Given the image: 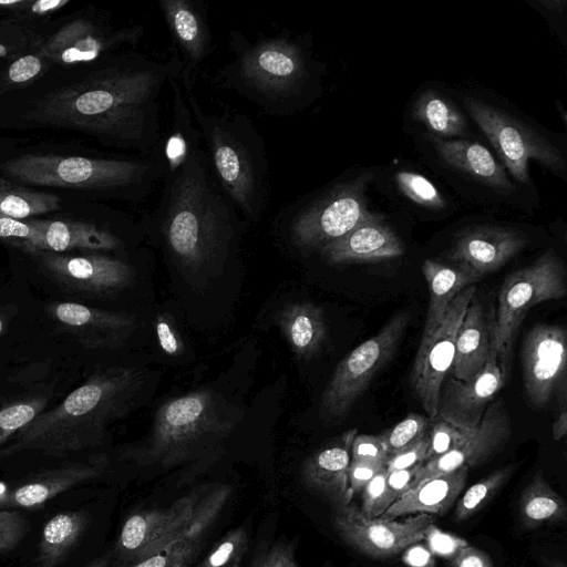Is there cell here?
Masks as SVG:
<instances>
[{
	"mask_svg": "<svg viewBox=\"0 0 567 567\" xmlns=\"http://www.w3.org/2000/svg\"><path fill=\"white\" fill-rule=\"evenodd\" d=\"M566 292L565 268L553 250L504 279L497 297L492 348L506 380L514 340L528 310L544 301L561 299Z\"/></svg>",
	"mask_w": 567,
	"mask_h": 567,
	"instance_id": "9",
	"label": "cell"
},
{
	"mask_svg": "<svg viewBox=\"0 0 567 567\" xmlns=\"http://www.w3.org/2000/svg\"><path fill=\"white\" fill-rule=\"evenodd\" d=\"M250 567H299L295 547L288 542H280L260 553Z\"/></svg>",
	"mask_w": 567,
	"mask_h": 567,
	"instance_id": "49",
	"label": "cell"
},
{
	"mask_svg": "<svg viewBox=\"0 0 567 567\" xmlns=\"http://www.w3.org/2000/svg\"><path fill=\"white\" fill-rule=\"evenodd\" d=\"M59 207L60 199L52 193L32 190L0 178V214L3 216L24 220Z\"/></svg>",
	"mask_w": 567,
	"mask_h": 567,
	"instance_id": "34",
	"label": "cell"
},
{
	"mask_svg": "<svg viewBox=\"0 0 567 567\" xmlns=\"http://www.w3.org/2000/svg\"><path fill=\"white\" fill-rule=\"evenodd\" d=\"M527 244L522 233L498 226H481L463 233L447 256L480 278L496 271L515 257Z\"/></svg>",
	"mask_w": 567,
	"mask_h": 567,
	"instance_id": "21",
	"label": "cell"
},
{
	"mask_svg": "<svg viewBox=\"0 0 567 567\" xmlns=\"http://www.w3.org/2000/svg\"><path fill=\"white\" fill-rule=\"evenodd\" d=\"M50 63L38 51L13 59L0 76V92L27 86L48 70Z\"/></svg>",
	"mask_w": 567,
	"mask_h": 567,
	"instance_id": "36",
	"label": "cell"
},
{
	"mask_svg": "<svg viewBox=\"0 0 567 567\" xmlns=\"http://www.w3.org/2000/svg\"><path fill=\"white\" fill-rule=\"evenodd\" d=\"M566 330L555 324H537L528 331L522 347L524 386L533 405L543 408L565 375Z\"/></svg>",
	"mask_w": 567,
	"mask_h": 567,
	"instance_id": "16",
	"label": "cell"
},
{
	"mask_svg": "<svg viewBox=\"0 0 567 567\" xmlns=\"http://www.w3.org/2000/svg\"><path fill=\"white\" fill-rule=\"evenodd\" d=\"M89 524L82 511L58 513L43 526L37 563L39 567H58L80 542Z\"/></svg>",
	"mask_w": 567,
	"mask_h": 567,
	"instance_id": "31",
	"label": "cell"
},
{
	"mask_svg": "<svg viewBox=\"0 0 567 567\" xmlns=\"http://www.w3.org/2000/svg\"><path fill=\"white\" fill-rule=\"evenodd\" d=\"M110 564H111V556L109 554H106V555H103V556L92 560L84 567H109Z\"/></svg>",
	"mask_w": 567,
	"mask_h": 567,
	"instance_id": "58",
	"label": "cell"
},
{
	"mask_svg": "<svg viewBox=\"0 0 567 567\" xmlns=\"http://www.w3.org/2000/svg\"><path fill=\"white\" fill-rule=\"evenodd\" d=\"M48 404L44 396H32L0 410V446L43 412Z\"/></svg>",
	"mask_w": 567,
	"mask_h": 567,
	"instance_id": "37",
	"label": "cell"
},
{
	"mask_svg": "<svg viewBox=\"0 0 567 567\" xmlns=\"http://www.w3.org/2000/svg\"><path fill=\"white\" fill-rule=\"evenodd\" d=\"M470 468L426 478L398 498L381 516L394 519L411 514L444 515L465 486Z\"/></svg>",
	"mask_w": 567,
	"mask_h": 567,
	"instance_id": "26",
	"label": "cell"
},
{
	"mask_svg": "<svg viewBox=\"0 0 567 567\" xmlns=\"http://www.w3.org/2000/svg\"><path fill=\"white\" fill-rule=\"evenodd\" d=\"M282 333L297 357L310 359L326 339L324 316L310 302L289 303L278 313Z\"/></svg>",
	"mask_w": 567,
	"mask_h": 567,
	"instance_id": "30",
	"label": "cell"
},
{
	"mask_svg": "<svg viewBox=\"0 0 567 567\" xmlns=\"http://www.w3.org/2000/svg\"><path fill=\"white\" fill-rule=\"evenodd\" d=\"M29 48V35L19 21H0V76L7 65Z\"/></svg>",
	"mask_w": 567,
	"mask_h": 567,
	"instance_id": "43",
	"label": "cell"
},
{
	"mask_svg": "<svg viewBox=\"0 0 567 567\" xmlns=\"http://www.w3.org/2000/svg\"><path fill=\"white\" fill-rule=\"evenodd\" d=\"M143 27L113 30L91 18H75L35 45L50 64L74 65L99 61L113 51L135 45L143 37Z\"/></svg>",
	"mask_w": 567,
	"mask_h": 567,
	"instance_id": "15",
	"label": "cell"
},
{
	"mask_svg": "<svg viewBox=\"0 0 567 567\" xmlns=\"http://www.w3.org/2000/svg\"><path fill=\"white\" fill-rule=\"evenodd\" d=\"M229 58L216 71L220 87L246 99L271 116H292L312 101L317 66L306 35L284 29L250 40L230 30Z\"/></svg>",
	"mask_w": 567,
	"mask_h": 567,
	"instance_id": "2",
	"label": "cell"
},
{
	"mask_svg": "<svg viewBox=\"0 0 567 567\" xmlns=\"http://www.w3.org/2000/svg\"><path fill=\"white\" fill-rule=\"evenodd\" d=\"M105 460L94 457L86 462H73L37 473L17 486L0 493L1 508H33L41 506L63 492L86 481L99 477Z\"/></svg>",
	"mask_w": 567,
	"mask_h": 567,
	"instance_id": "22",
	"label": "cell"
},
{
	"mask_svg": "<svg viewBox=\"0 0 567 567\" xmlns=\"http://www.w3.org/2000/svg\"><path fill=\"white\" fill-rule=\"evenodd\" d=\"M434 522V516L429 514H416L403 520L369 518L350 503L336 506L333 515L334 528L343 542L375 558L396 555L420 543Z\"/></svg>",
	"mask_w": 567,
	"mask_h": 567,
	"instance_id": "14",
	"label": "cell"
},
{
	"mask_svg": "<svg viewBox=\"0 0 567 567\" xmlns=\"http://www.w3.org/2000/svg\"><path fill=\"white\" fill-rule=\"evenodd\" d=\"M493 326L487 321L475 295L470 301L455 340L450 375L466 381L474 378L492 352Z\"/></svg>",
	"mask_w": 567,
	"mask_h": 567,
	"instance_id": "27",
	"label": "cell"
},
{
	"mask_svg": "<svg viewBox=\"0 0 567 567\" xmlns=\"http://www.w3.org/2000/svg\"><path fill=\"white\" fill-rule=\"evenodd\" d=\"M156 333L162 349L168 354H176L181 351L178 337L165 317H159L156 323Z\"/></svg>",
	"mask_w": 567,
	"mask_h": 567,
	"instance_id": "56",
	"label": "cell"
},
{
	"mask_svg": "<svg viewBox=\"0 0 567 567\" xmlns=\"http://www.w3.org/2000/svg\"><path fill=\"white\" fill-rule=\"evenodd\" d=\"M512 433L511 417L502 399L492 401L478 425L447 453L423 462L416 473L414 485L422 481L485 462L502 449ZM412 487V488H413Z\"/></svg>",
	"mask_w": 567,
	"mask_h": 567,
	"instance_id": "17",
	"label": "cell"
},
{
	"mask_svg": "<svg viewBox=\"0 0 567 567\" xmlns=\"http://www.w3.org/2000/svg\"><path fill=\"white\" fill-rule=\"evenodd\" d=\"M158 6L182 63L181 84L183 90H192L200 66L213 51L207 11L193 0H159Z\"/></svg>",
	"mask_w": 567,
	"mask_h": 567,
	"instance_id": "19",
	"label": "cell"
},
{
	"mask_svg": "<svg viewBox=\"0 0 567 567\" xmlns=\"http://www.w3.org/2000/svg\"><path fill=\"white\" fill-rule=\"evenodd\" d=\"M422 464L423 463L405 470H399L393 472L386 471V484L392 495L394 496L395 501L413 487L416 473Z\"/></svg>",
	"mask_w": 567,
	"mask_h": 567,
	"instance_id": "53",
	"label": "cell"
},
{
	"mask_svg": "<svg viewBox=\"0 0 567 567\" xmlns=\"http://www.w3.org/2000/svg\"><path fill=\"white\" fill-rule=\"evenodd\" d=\"M423 540L435 557L450 561L470 545L466 539L440 529L434 523L426 528Z\"/></svg>",
	"mask_w": 567,
	"mask_h": 567,
	"instance_id": "45",
	"label": "cell"
},
{
	"mask_svg": "<svg viewBox=\"0 0 567 567\" xmlns=\"http://www.w3.org/2000/svg\"><path fill=\"white\" fill-rule=\"evenodd\" d=\"M199 543L173 544L130 567H190L200 551Z\"/></svg>",
	"mask_w": 567,
	"mask_h": 567,
	"instance_id": "41",
	"label": "cell"
},
{
	"mask_svg": "<svg viewBox=\"0 0 567 567\" xmlns=\"http://www.w3.org/2000/svg\"><path fill=\"white\" fill-rule=\"evenodd\" d=\"M0 171L30 185L92 190L137 202L162 182L165 161L161 145L152 155L135 157L24 154L2 163Z\"/></svg>",
	"mask_w": 567,
	"mask_h": 567,
	"instance_id": "5",
	"label": "cell"
},
{
	"mask_svg": "<svg viewBox=\"0 0 567 567\" xmlns=\"http://www.w3.org/2000/svg\"><path fill=\"white\" fill-rule=\"evenodd\" d=\"M553 567H566V564L561 560H555Z\"/></svg>",
	"mask_w": 567,
	"mask_h": 567,
	"instance_id": "59",
	"label": "cell"
},
{
	"mask_svg": "<svg viewBox=\"0 0 567 567\" xmlns=\"http://www.w3.org/2000/svg\"><path fill=\"white\" fill-rule=\"evenodd\" d=\"M395 182L406 197L422 206L434 209L445 206V200L436 186L421 174L401 171L395 174Z\"/></svg>",
	"mask_w": 567,
	"mask_h": 567,
	"instance_id": "40",
	"label": "cell"
},
{
	"mask_svg": "<svg viewBox=\"0 0 567 567\" xmlns=\"http://www.w3.org/2000/svg\"><path fill=\"white\" fill-rule=\"evenodd\" d=\"M81 81L52 91L22 116L33 126L74 130L104 144L152 155L162 145V95L181 73L174 52L167 60L127 52L104 56Z\"/></svg>",
	"mask_w": 567,
	"mask_h": 567,
	"instance_id": "1",
	"label": "cell"
},
{
	"mask_svg": "<svg viewBox=\"0 0 567 567\" xmlns=\"http://www.w3.org/2000/svg\"><path fill=\"white\" fill-rule=\"evenodd\" d=\"M248 536L244 527L227 533L197 567H239L247 551Z\"/></svg>",
	"mask_w": 567,
	"mask_h": 567,
	"instance_id": "39",
	"label": "cell"
},
{
	"mask_svg": "<svg viewBox=\"0 0 567 567\" xmlns=\"http://www.w3.org/2000/svg\"><path fill=\"white\" fill-rule=\"evenodd\" d=\"M354 435L353 430L347 432L340 441L317 451L302 465L303 484L334 506L347 505L352 498L349 492L348 471Z\"/></svg>",
	"mask_w": 567,
	"mask_h": 567,
	"instance_id": "25",
	"label": "cell"
},
{
	"mask_svg": "<svg viewBox=\"0 0 567 567\" xmlns=\"http://www.w3.org/2000/svg\"><path fill=\"white\" fill-rule=\"evenodd\" d=\"M69 2V0H21L13 13L21 19L45 17L60 10Z\"/></svg>",
	"mask_w": 567,
	"mask_h": 567,
	"instance_id": "52",
	"label": "cell"
},
{
	"mask_svg": "<svg viewBox=\"0 0 567 567\" xmlns=\"http://www.w3.org/2000/svg\"><path fill=\"white\" fill-rule=\"evenodd\" d=\"M319 251L333 265L375 262L401 256L404 246L382 217L355 227L343 237L321 247Z\"/></svg>",
	"mask_w": 567,
	"mask_h": 567,
	"instance_id": "24",
	"label": "cell"
},
{
	"mask_svg": "<svg viewBox=\"0 0 567 567\" xmlns=\"http://www.w3.org/2000/svg\"><path fill=\"white\" fill-rule=\"evenodd\" d=\"M432 419L417 413H410L398 424L379 434L385 453L393 455L411 445L429 432Z\"/></svg>",
	"mask_w": 567,
	"mask_h": 567,
	"instance_id": "38",
	"label": "cell"
},
{
	"mask_svg": "<svg viewBox=\"0 0 567 567\" xmlns=\"http://www.w3.org/2000/svg\"><path fill=\"white\" fill-rule=\"evenodd\" d=\"M388 454L378 435H354L351 443V461L384 464Z\"/></svg>",
	"mask_w": 567,
	"mask_h": 567,
	"instance_id": "47",
	"label": "cell"
},
{
	"mask_svg": "<svg viewBox=\"0 0 567 567\" xmlns=\"http://www.w3.org/2000/svg\"><path fill=\"white\" fill-rule=\"evenodd\" d=\"M451 567H493V564L482 549L468 545L451 560Z\"/></svg>",
	"mask_w": 567,
	"mask_h": 567,
	"instance_id": "55",
	"label": "cell"
},
{
	"mask_svg": "<svg viewBox=\"0 0 567 567\" xmlns=\"http://www.w3.org/2000/svg\"><path fill=\"white\" fill-rule=\"evenodd\" d=\"M519 516L527 528L566 520L567 507L564 499L545 481L542 473L536 474L522 493Z\"/></svg>",
	"mask_w": 567,
	"mask_h": 567,
	"instance_id": "32",
	"label": "cell"
},
{
	"mask_svg": "<svg viewBox=\"0 0 567 567\" xmlns=\"http://www.w3.org/2000/svg\"><path fill=\"white\" fill-rule=\"evenodd\" d=\"M140 386V375L132 369L95 372L0 446V461L24 452L65 457L99 446L107 425L130 410Z\"/></svg>",
	"mask_w": 567,
	"mask_h": 567,
	"instance_id": "3",
	"label": "cell"
},
{
	"mask_svg": "<svg viewBox=\"0 0 567 567\" xmlns=\"http://www.w3.org/2000/svg\"><path fill=\"white\" fill-rule=\"evenodd\" d=\"M440 157L450 166L503 193L514 190L505 168L483 145L463 140L429 136Z\"/></svg>",
	"mask_w": 567,
	"mask_h": 567,
	"instance_id": "28",
	"label": "cell"
},
{
	"mask_svg": "<svg viewBox=\"0 0 567 567\" xmlns=\"http://www.w3.org/2000/svg\"><path fill=\"white\" fill-rule=\"evenodd\" d=\"M422 272L430 292L422 334V338H424L440 323L453 299L481 278L463 265L441 262L434 259L423 261Z\"/></svg>",
	"mask_w": 567,
	"mask_h": 567,
	"instance_id": "29",
	"label": "cell"
},
{
	"mask_svg": "<svg viewBox=\"0 0 567 567\" xmlns=\"http://www.w3.org/2000/svg\"><path fill=\"white\" fill-rule=\"evenodd\" d=\"M401 559L405 567H435V556L425 545L415 543L408 546Z\"/></svg>",
	"mask_w": 567,
	"mask_h": 567,
	"instance_id": "54",
	"label": "cell"
},
{
	"mask_svg": "<svg viewBox=\"0 0 567 567\" xmlns=\"http://www.w3.org/2000/svg\"><path fill=\"white\" fill-rule=\"evenodd\" d=\"M475 292L474 285L462 290L449 305L440 323L429 336L421 339L410 382L430 419L437 415L439 392L451 372L456 334Z\"/></svg>",
	"mask_w": 567,
	"mask_h": 567,
	"instance_id": "12",
	"label": "cell"
},
{
	"mask_svg": "<svg viewBox=\"0 0 567 567\" xmlns=\"http://www.w3.org/2000/svg\"><path fill=\"white\" fill-rule=\"evenodd\" d=\"M3 332V321L2 319L0 318V334Z\"/></svg>",
	"mask_w": 567,
	"mask_h": 567,
	"instance_id": "60",
	"label": "cell"
},
{
	"mask_svg": "<svg viewBox=\"0 0 567 567\" xmlns=\"http://www.w3.org/2000/svg\"><path fill=\"white\" fill-rule=\"evenodd\" d=\"M183 91L217 183L248 223H258L270 197L261 133L246 114L230 110L206 112L194 89Z\"/></svg>",
	"mask_w": 567,
	"mask_h": 567,
	"instance_id": "4",
	"label": "cell"
},
{
	"mask_svg": "<svg viewBox=\"0 0 567 567\" xmlns=\"http://www.w3.org/2000/svg\"><path fill=\"white\" fill-rule=\"evenodd\" d=\"M413 117L435 136H456L464 133L466 121L462 112L446 96L436 92L422 93L412 110Z\"/></svg>",
	"mask_w": 567,
	"mask_h": 567,
	"instance_id": "33",
	"label": "cell"
},
{
	"mask_svg": "<svg viewBox=\"0 0 567 567\" xmlns=\"http://www.w3.org/2000/svg\"><path fill=\"white\" fill-rule=\"evenodd\" d=\"M29 529L27 518L18 511L0 509V554L13 550Z\"/></svg>",
	"mask_w": 567,
	"mask_h": 567,
	"instance_id": "46",
	"label": "cell"
},
{
	"mask_svg": "<svg viewBox=\"0 0 567 567\" xmlns=\"http://www.w3.org/2000/svg\"><path fill=\"white\" fill-rule=\"evenodd\" d=\"M234 425L217 394L196 391L174 398L157 410L152 431L138 457L175 464L197 449L226 435Z\"/></svg>",
	"mask_w": 567,
	"mask_h": 567,
	"instance_id": "7",
	"label": "cell"
},
{
	"mask_svg": "<svg viewBox=\"0 0 567 567\" xmlns=\"http://www.w3.org/2000/svg\"><path fill=\"white\" fill-rule=\"evenodd\" d=\"M429 447L427 433L421 439L404 447L393 455H389L385 462L388 472L410 468L425 462Z\"/></svg>",
	"mask_w": 567,
	"mask_h": 567,
	"instance_id": "48",
	"label": "cell"
},
{
	"mask_svg": "<svg viewBox=\"0 0 567 567\" xmlns=\"http://www.w3.org/2000/svg\"><path fill=\"white\" fill-rule=\"evenodd\" d=\"M384 467V464L351 461L348 471V484L351 497L362 492L371 478Z\"/></svg>",
	"mask_w": 567,
	"mask_h": 567,
	"instance_id": "51",
	"label": "cell"
},
{
	"mask_svg": "<svg viewBox=\"0 0 567 567\" xmlns=\"http://www.w3.org/2000/svg\"><path fill=\"white\" fill-rule=\"evenodd\" d=\"M505 381L492 349L483 369L474 378L466 381L450 374L445 378L439 392L437 416L460 430L475 429Z\"/></svg>",
	"mask_w": 567,
	"mask_h": 567,
	"instance_id": "18",
	"label": "cell"
},
{
	"mask_svg": "<svg viewBox=\"0 0 567 567\" xmlns=\"http://www.w3.org/2000/svg\"><path fill=\"white\" fill-rule=\"evenodd\" d=\"M229 495L226 485L199 488L168 507L128 516L115 546L117 566L130 567L176 543L200 542Z\"/></svg>",
	"mask_w": 567,
	"mask_h": 567,
	"instance_id": "6",
	"label": "cell"
},
{
	"mask_svg": "<svg viewBox=\"0 0 567 567\" xmlns=\"http://www.w3.org/2000/svg\"><path fill=\"white\" fill-rule=\"evenodd\" d=\"M408 322V313L395 315L339 362L321 396L320 410L324 415L341 417L350 410L396 351Z\"/></svg>",
	"mask_w": 567,
	"mask_h": 567,
	"instance_id": "11",
	"label": "cell"
},
{
	"mask_svg": "<svg viewBox=\"0 0 567 567\" xmlns=\"http://www.w3.org/2000/svg\"><path fill=\"white\" fill-rule=\"evenodd\" d=\"M514 471V464L506 465L467 488L456 505L455 520L463 522L482 509L508 481Z\"/></svg>",
	"mask_w": 567,
	"mask_h": 567,
	"instance_id": "35",
	"label": "cell"
},
{
	"mask_svg": "<svg viewBox=\"0 0 567 567\" xmlns=\"http://www.w3.org/2000/svg\"><path fill=\"white\" fill-rule=\"evenodd\" d=\"M48 312L61 328L87 349H117L134 330L135 317L78 302H53Z\"/></svg>",
	"mask_w": 567,
	"mask_h": 567,
	"instance_id": "20",
	"label": "cell"
},
{
	"mask_svg": "<svg viewBox=\"0 0 567 567\" xmlns=\"http://www.w3.org/2000/svg\"><path fill=\"white\" fill-rule=\"evenodd\" d=\"M470 431L471 430H460L437 415L433 417L427 432L429 447L425 461L441 456L451 451Z\"/></svg>",
	"mask_w": 567,
	"mask_h": 567,
	"instance_id": "44",
	"label": "cell"
},
{
	"mask_svg": "<svg viewBox=\"0 0 567 567\" xmlns=\"http://www.w3.org/2000/svg\"><path fill=\"white\" fill-rule=\"evenodd\" d=\"M38 236L37 229L29 219L19 220L0 214V237L10 239L22 248Z\"/></svg>",
	"mask_w": 567,
	"mask_h": 567,
	"instance_id": "50",
	"label": "cell"
},
{
	"mask_svg": "<svg viewBox=\"0 0 567 567\" xmlns=\"http://www.w3.org/2000/svg\"><path fill=\"white\" fill-rule=\"evenodd\" d=\"M464 104L516 182L529 184V159L537 161L555 174L565 173L563 154L540 133L482 101L466 97Z\"/></svg>",
	"mask_w": 567,
	"mask_h": 567,
	"instance_id": "10",
	"label": "cell"
},
{
	"mask_svg": "<svg viewBox=\"0 0 567 567\" xmlns=\"http://www.w3.org/2000/svg\"><path fill=\"white\" fill-rule=\"evenodd\" d=\"M567 433V412L563 409L553 424V436L556 441L561 440Z\"/></svg>",
	"mask_w": 567,
	"mask_h": 567,
	"instance_id": "57",
	"label": "cell"
},
{
	"mask_svg": "<svg viewBox=\"0 0 567 567\" xmlns=\"http://www.w3.org/2000/svg\"><path fill=\"white\" fill-rule=\"evenodd\" d=\"M27 252L54 284L70 293L105 297L123 290L133 280L134 269L130 264L101 252Z\"/></svg>",
	"mask_w": 567,
	"mask_h": 567,
	"instance_id": "13",
	"label": "cell"
},
{
	"mask_svg": "<svg viewBox=\"0 0 567 567\" xmlns=\"http://www.w3.org/2000/svg\"><path fill=\"white\" fill-rule=\"evenodd\" d=\"M37 238L22 249L66 252L74 249L104 252L124 247L121 236L101 224L82 219H29Z\"/></svg>",
	"mask_w": 567,
	"mask_h": 567,
	"instance_id": "23",
	"label": "cell"
},
{
	"mask_svg": "<svg viewBox=\"0 0 567 567\" xmlns=\"http://www.w3.org/2000/svg\"><path fill=\"white\" fill-rule=\"evenodd\" d=\"M386 475L388 472L384 467L362 489L361 512L369 518L381 517L395 502L386 484Z\"/></svg>",
	"mask_w": 567,
	"mask_h": 567,
	"instance_id": "42",
	"label": "cell"
},
{
	"mask_svg": "<svg viewBox=\"0 0 567 567\" xmlns=\"http://www.w3.org/2000/svg\"><path fill=\"white\" fill-rule=\"evenodd\" d=\"M373 173L339 183L307 203L284 207L285 233L299 250H313L343 237L355 227L382 218L368 209L365 192Z\"/></svg>",
	"mask_w": 567,
	"mask_h": 567,
	"instance_id": "8",
	"label": "cell"
}]
</instances>
